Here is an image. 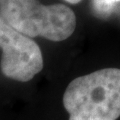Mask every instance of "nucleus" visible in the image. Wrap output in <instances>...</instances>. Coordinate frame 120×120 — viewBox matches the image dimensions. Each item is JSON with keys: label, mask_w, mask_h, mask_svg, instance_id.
<instances>
[{"label": "nucleus", "mask_w": 120, "mask_h": 120, "mask_svg": "<svg viewBox=\"0 0 120 120\" xmlns=\"http://www.w3.org/2000/svg\"><path fill=\"white\" fill-rule=\"evenodd\" d=\"M1 71L10 79L27 82L43 69V56L33 39L18 32L0 16Z\"/></svg>", "instance_id": "obj_3"}, {"label": "nucleus", "mask_w": 120, "mask_h": 120, "mask_svg": "<svg viewBox=\"0 0 120 120\" xmlns=\"http://www.w3.org/2000/svg\"><path fill=\"white\" fill-rule=\"evenodd\" d=\"M0 16L11 27L29 37L59 42L73 34L76 16L64 4L44 5L39 0H0Z\"/></svg>", "instance_id": "obj_2"}, {"label": "nucleus", "mask_w": 120, "mask_h": 120, "mask_svg": "<svg viewBox=\"0 0 120 120\" xmlns=\"http://www.w3.org/2000/svg\"><path fill=\"white\" fill-rule=\"evenodd\" d=\"M65 1L68 2V3H70V4H77V3L81 2L82 0H65Z\"/></svg>", "instance_id": "obj_5"}, {"label": "nucleus", "mask_w": 120, "mask_h": 120, "mask_svg": "<svg viewBox=\"0 0 120 120\" xmlns=\"http://www.w3.org/2000/svg\"><path fill=\"white\" fill-rule=\"evenodd\" d=\"M120 0H93V8L97 13L108 14Z\"/></svg>", "instance_id": "obj_4"}, {"label": "nucleus", "mask_w": 120, "mask_h": 120, "mask_svg": "<svg viewBox=\"0 0 120 120\" xmlns=\"http://www.w3.org/2000/svg\"><path fill=\"white\" fill-rule=\"evenodd\" d=\"M69 120H116L120 117V69L104 68L75 78L63 95Z\"/></svg>", "instance_id": "obj_1"}]
</instances>
